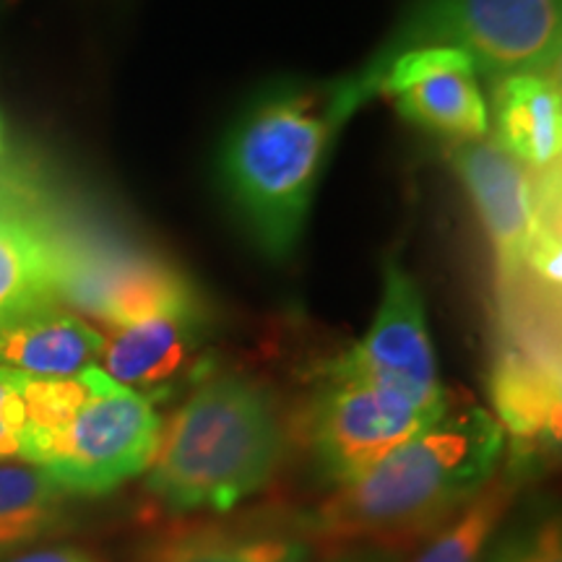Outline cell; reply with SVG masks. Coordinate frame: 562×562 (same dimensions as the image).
Wrapping results in <instances>:
<instances>
[{"instance_id": "obj_12", "label": "cell", "mask_w": 562, "mask_h": 562, "mask_svg": "<svg viewBox=\"0 0 562 562\" xmlns=\"http://www.w3.org/2000/svg\"><path fill=\"white\" fill-rule=\"evenodd\" d=\"M463 186L495 245L501 277L526 269L533 222V172L497 140H461L451 154Z\"/></svg>"}, {"instance_id": "obj_20", "label": "cell", "mask_w": 562, "mask_h": 562, "mask_svg": "<svg viewBox=\"0 0 562 562\" xmlns=\"http://www.w3.org/2000/svg\"><path fill=\"white\" fill-rule=\"evenodd\" d=\"M5 562H100V560H97L94 554H89L87 550H81V547L53 544V547H37V550H26Z\"/></svg>"}, {"instance_id": "obj_21", "label": "cell", "mask_w": 562, "mask_h": 562, "mask_svg": "<svg viewBox=\"0 0 562 562\" xmlns=\"http://www.w3.org/2000/svg\"><path fill=\"white\" fill-rule=\"evenodd\" d=\"M406 554L385 547H347V550L326 552L321 562H404Z\"/></svg>"}, {"instance_id": "obj_11", "label": "cell", "mask_w": 562, "mask_h": 562, "mask_svg": "<svg viewBox=\"0 0 562 562\" xmlns=\"http://www.w3.org/2000/svg\"><path fill=\"white\" fill-rule=\"evenodd\" d=\"M81 252L0 188V323L58 307L68 297Z\"/></svg>"}, {"instance_id": "obj_8", "label": "cell", "mask_w": 562, "mask_h": 562, "mask_svg": "<svg viewBox=\"0 0 562 562\" xmlns=\"http://www.w3.org/2000/svg\"><path fill=\"white\" fill-rule=\"evenodd\" d=\"M474 63L456 47H412L378 60L360 76L364 94L383 89L406 121L440 136L474 140L490 128V112L476 83Z\"/></svg>"}, {"instance_id": "obj_7", "label": "cell", "mask_w": 562, "mask_h": 562, "mask_svg": "<svg viewBox=\"0 0 562 562\" xmlns=\"http://www.w3.org/2000/svg\"><path fill=\"white\" fill-rule=\"evenodd\" d=\"M326 375L383 385L430 409L448 404L427 331L425 302L409 273L396 263H389L385 271L383 302L370 331L347 355L328 364Z\"/></svg>"}, {"instance_id": "obj_1", "label": "cell", "mask_w": 562, "mask_h": 562, "mask_svg": "<svg viewBox=\"0 0 562 562\" xmlns=\"http://www.w3.org/2000/svg\"><path fill=\"white\" fill-rule=\"evenodd\" d=\"M503 451L505 432L492 414L448 404L432 425L307 513L315 552L385 547L409 554L497 474Z\"/></svg>"}, {"instance_id": "obj_6", "label": "cell", "mask_w": 562, "mask_h": 562, "mask_svg": "<svg viewBox=\"0 0 562 562\" xmlns=\"http://www.w3.org/2000/svg\"><path fill=\"white\" fill-rule=\"evenodd\" d=\"M446 406L430 409L383 385L326 375L305 419L315 472L334 490L360 480L393 448L432 425Z\"/></svg>"}, {"instance_id": "obj_2", "label": "cell", "mask_w": 562, "mask_h": 562, "mask_svg": "<svg viewBox=\"0 0 562 562\" xmlns=\"http://www.w3.org/2000/svg\"><path fill=\"white\" fill-rule=\"evenodd\" d=\"M284 456L273 396L243 375H203L161 427L146 495L170 518L229 513L263 492Z\"/></svg>"}, {"instance_id": "obj_19", "label": "cell", "mask_w": 562, "mask_h": 562, "mask_svg": "<svg viewBox=\"0 0 562 562\" xmlns=\"http://www.w3.org/2000/svg\"><path fill=\"white\" fill-rule=\"evenodd\" d=\"M26 412L21 396V372L0 368V463L21 461V435Z\"/></svg>"}, {"instance_id": "obj_5", "label": "cell", "mask_w": 562, "mask_h": 562, "mask_svg": "<svg viewBox=\"0 0 562 562\" xmlns=\"http://www.w3.org/2000/svg\"><path fill=\"white\" fill-rule=\"evenodd\" d=\"M562 0H419L389 55L412 47H456L492 81L552 76L560 63Z\"/></svg>"}, {"instance_id": "obj_10", "label": "cell", "mask_w": 562, "mask_h": 562, "mask_svg": "<svg viewBox=\"0 0 562 562\" xmlns=\"http://www.w3.org/2000/svg\"><path fill=\"white\" fill-rule=\"evenodd\" d=\"M66 300L112 328L199 313L191 281L182 279L172 266L89 248L81 252Z\"/></svg>"}, {"instance_id": "obj_16", "label": "cell", "mask_w": 562, "mask_h": 562, "mask_svg": "<svg viewBox=\"0 0 562 562\" xmlns=\"http://www.w3.org/2000/svg\"><path fill=\"white\" fill-rule=\"evenodd\" d=\"M529 474L531 469L524 463H505L456 516L422 539L404 562H482L492 537L510 516Z\"/></svg>"}, {"instance_id": "obj_18", "label": "cell", "mask_w": 562, "mask_h": 562, "mask_svg": "<svg viewBox=\"0 0 562 562\" xmlns=\"http://www.w3.org/2000/svg\"><path fill=\"white\" fill-rule=\"evenodd\" d=\"M482 562H562L560 516L552 508H529L508 516Z\"/></svg>"}, {"instance_id": "obj_3", "label": "cell", "mask_w": 562, "mask_h": 562, "mask_svg": "<svg viewBox=\"0 0 562 562\" xmlns=\"http://www.w3.org/2000/svg\"><path fill=\"white\" fill-rule=\"evenodd\" d=\"M362 100L360 81L328 97L277 91L232 125L220 157L222 186L269 256L281 258L297 245L328 140Z\"/></svg>"}, {"instance_id": "obj_17", "label": "cell", "mask_w": 562, "mask_h": 562, "mask_svg": "<svg viewBox=\"0 0 562 562\" xmlns=\"http://www.w3.org/2000/svg\"><path fill=\"white\" fill-rule=\"evenodd\" d=\"M68 495L34 467L0 463V562L66 531Z\"/></svg>"}, {"instance_id": "obj_22", "label": "cell", "mask_w": 562, "mask_h": 562, "mask_svg": "<svg viewBox=\"0 0 562 562\" xmlns=\"http://www.w3.org/2000/svg\"><path fill=\"white\" fill-rule=\"evenodd\" d=\"M0 149H3V128H0Z\"/></svg>"}, {"instance_id": "obj_4", "label": "cell", "mask_w": 562, "mask_h": 562, "mask_svg": "<svg viewBox=\"0 0 562 562\" xmlns=\"http://www.w3.org/2000/svg\"><path fill=\"white\" fill-rule=\"evenodd\" d=\"M21 461L68 497H102L151 467L161 432L154 402L97 364L68 378L21 375Z\"/></svg>"}, {"instance_id": "obj_14", "label": "cell", "mask_w": 562, "mask_h": 562, "mask_svg": "<svg viewBox=\"0 0 562 562\" xmlns=\"http://www.w3.org/2000/svg\"><path fill=\"white\" fill-rule=\"evenodd\" d=\"M104 336L58 307L0 323V368L32 378H68L102 357Z\"/></svg>"}, {"instance_id": "obj_15", "label": "cell", "mask_w": 562, "mask_h": 562, "mask_svg": "<svg viewBox=\"0 0 562 562\" xmlns=\"http://www.w3.org/2000/svg\"><path fill=\"white\" fill-rule=\"evenodd\" d=\"M497 144L531 172L560 165L562 104L552 76H510L495 89Z\"/></svg>"}, {"instance_id": "obj_9", "label": "cell", "mask_w": 562, "mask_h": 562, "mask_svg": "<svg viewBox=\"0 0 562 562\" xmlns=\"http://www.w3.org/2000/svg\"><path fill=\"white\" fill-rule=\"evenodd\" d=\"M313 554L302 513L263 508L167 518L144 539L138 562H311Z\"/></svg>"}, {"instance_id": "obj_13", "label": "cell", "mask_w": 562, "mask_h": 562, "mask_svg": "<svg viewBox=\"0 0 562 562\" xmlns=\"http://www.w3.org/2000/svg\"><path fill=\"white\" fill-rule=\"evenodd\" d=\"M100 360L112 381L149 402L170 396L186 381L199 383L206 375L201 372V313L115 328L104 339Z\"/></svg>"}]
</instances>
